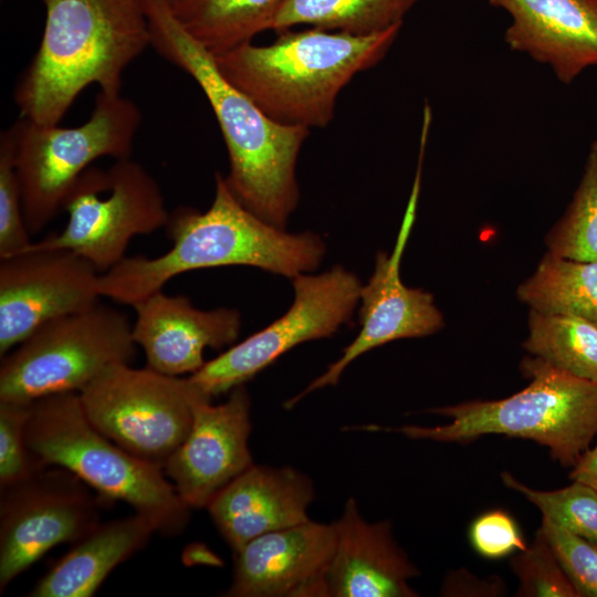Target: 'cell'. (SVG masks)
Masks as SVG:
<instances>
[{
  "mask_svg": "<svg viewBox=\"0 0 597 597\" xmlns=\"http://www.w3.org/2000/svg\"><path fill=\"white\" fill-rule=\"evenodd\" d=\"M335 525L336 545L325 578L327 596H418L409 580L419 572L396 543L388 521H365L349 498Z\"/></svg>",
  "mask_w": 597,
  "mask_h": 597,
  "instance_id": "obj_20",
  "label": "cell"
},
{
  "mask_svg": "<svg viewBox=\"0 0 597 597\" xmlns=\"http://www.w3.org/2000/svg\"><path fill=\"white\" fill-rule=\"evenodd\" d=\"M505 486L521 493L556 525L597 545V492L573 481L554 491H540L517 481L509 472L501 474Z\"/></svg>",
  "mask_w": 597,
  "mask_h": 597,
  "instance_id": "obj_27",
  "label": "cell"
},
{
  "mask_svg": "<svg viewBox=\"0 0 597 597\" xmlns=\"http://www.w3.org/2000/svg\"><path fill=\"white\" fill-rule=\"evenodd\" d=\"M66 469L48 465L0 488V591L54 546L100 522L106 502Z\"/></svg>",
  "mask_w": 597,
  "mask_h": 597,
  "instance_id": "obj_12",
  "label": "cell"
},
{
  "mask_svg": "<svg viewBox=\"0 0 597 597\" xmlns=\"http://www.w3.org/2000/svg\"><path fill=\"white\" fill-rule=\"evenodd\" d=\"M516 297L528 311L597 322V262L546 251L532 274L519 284Z\"/></svg>",
  "mask_w": 597,
  "mask_h": 597,
  "instance_id": "obj_23",
  "label": "cell"
},
{
  "mask_svg": "<svg viewBox=\"0 0 597 597\" xmlns=\"http://www.w3.org/2000/svg\"><path fill=\"white\" fill-rule=\"evenodd\" d=\"M510 566L519 579L516 596L579 597L538 530L531 545L511 558Z\"/></svg>",
  "mask_w": 597,
  "mask_h": 597,
  "instance_id": "obj_28",
  "label": "cell"
},
{
  "mask_svg": "<svg viewBox=\"0 0 597 597\" xmlns=\"http://www.w3.org/2000/svg\"><path fill=\"white\" fill-rule=\"evenodd\" d=\"M569 479L584 483L597 492V443L584 452L572 468Z\"/></svg>",
  "mask_w": 597,
  "mask_h": 597,
  "instance_id": "obj_34",
  "label": "cell"
},
{
  "mask_svg": "<svg viewBox=\"0 0 597 597\" xmlns=\"http://www.w3.org/2000/svg\"><path fill=\"white\" fill-rule=\"evenodd\" d=\"M140 122L133 101L101 91L90 118L78 126L43 125L19 116L8 130L31 234L63 210L71 189L94 160L130 157Z\"/></svg>",
  "mask_w": 597,
  "mask_h": 597,
  "instance_id": "obj_7",
  "label": "cell"
},
{
  "mask_svg": "<svg viewBox=\"0 0 597 597\" xmlns=\"http://www.w3.org/2000/svg\"><path fill=\"white\" fill-rule=\"evenodd\" d=\"M523 348L564 371L597 383V322L528 311Z\"/></svg>",
  "mask_w": 597,
  "mask_h": 597,
  "instance_id": "obj_25",
  "label": "cell"
},
{
  "mask_svg": "<svg viewBox=\"0 0 597 597\" xmlns=\"http://www.w3.org/2000/svg\"><path fill=\"white\" fill-rule=\"evenodd\" d=\"M422 160L418 158L413 186L395 248L390 253H377L374 272L367 284L362 285L358 335L322 375L287 400L285 408H292L310 392L335 386L346 367L366 352L396 339L429 336L444 326L443 315L433 295L422 289L407 286L400 277V260L416 218Z\"/></svg>",
  "mask_w": 597,
  "mask_h": 597,
  "instance_id": "obj_13",
  "label": "cell"
},
{
  "mask_svg": "<svg viewBox=\"0 0 597 597\" xmlns=\"http://www.w3.org/2000/svg\"><path fill=\"white\" fill-rule=\"evenodd\" d=\"M292 281L294 301L285 314L187 377L201 396L212 400L229 394L293 347L329 337L350 322L363 285L355 273L335 265Z\"/></svg>",
  "mask_w": 597,
  "mask_h": 597,
  "instance_id": "obj_11",
  "label": "cell"
},
{
  "mask_svg": "<svg viewBox=\"0 0 597 597\" xmlns=\"http://www.w3.org/2000/svg\"><path fill=\"white\" fill-rule=\"evenodd\" d=\"M544 242L546 251L555 255L597 262V139L589 146L569 203Z\"/></svg>",
  "mask_w": 597,
  "mask_h": 597,
  "instance_id": "obj_26",
  "label": "cell"
},
{
  "mask_svg": "<svg viewBox=\"0 0 597 597\" xmlns=\"http://www.w3.org/2000/svg\"><path fill=\"white\" fill-rule=\"evenodd\" d=\"M132 327L123 312L100 302L42 324L1 357L0 401L80 392L107 366L132 363Z\"/></svg>",
  "mask_w": 597,
  "mask_h": 597,
  "instance_id": "obj_8",
  "label": "cell"
},
{
  "mask_svg": "<svg viewBox=\"0 0 597 597\" xmlns=\"http://www.w3.org/2000/svg\"><path fill=\"white\" fill-rule=\"evenodd\" d=\"M30 404L0 401V488L45 468L30 452L25 427Z\"/></svg>",
  "mask_w": 597,
  "mask_h": 597,
  "instance_id": "obj_30",
  "label": "cell"
},
{
  "mask_svg": "<svg viewBox=\"0 0 597 597\" xmlns=\"http://www.w3.org/2000/svg\"><path fill=\"white\" fill-rule=\"evenodd\" d=\"M286 0H185L170 7L185 30L212 55L233 50L266 30Z\"/></svg>",
  "mask_w": 597,
  "mask_h": 597,
  "instance_id": "obj_22",
  "label": "cell"
},
{
  "mask_svg": "<svg viewBox=\"0 0 597 597\" xmlns=\"http://www.w3.org/2000/svg\"><path fill=\"white\" fill-rule=\"evenodd\" d=\"M25 439L40 463L69 470L108 503H127L151 522L156 533L177 535L187 526L191 509L164 469L100 432L87 419L78 392L30 402Z\"/></svg>",
  "mask_w": 597,
  "mask_h": 597,
  "instance_id": "obj_6",
  "label": "cell"
},
{
  "mask_svg": "<svg viewBox=\"0 0 597 597\" xmlns=\"http://www.w3.org/2000/svg\"><path fill=\"white\" fill-rule=\"evenodd\" d=\"M144 7L150 45L195 80L212 108L228 150L230 189L251 212L285 229L300 200L295 169L310 129L274 121L231 84L166 0H144Z\"/></svg>",
  "mask_w": 597,
  "mask_h": 597,
  "instance_id": "obj_1",
  "label": "cell"
},
{
  "mask_svg": "<svg viewBox=\"0 0 597 597\" xmlns=\"http://www.w3.org/2000/svg\"><path fill=\"white\" fill-rule=\"evenodd\" d=\"M400 29L370 35L289 29L271 44L249 42L213 56L220 73L274 121L323 128L341 91L386 56Z\"/></svg>",
  "mask_w": 597,
  "mask_h": 597,
  "instance_id": "obj_4",
  "label": "cell"
},
{
  "mask_svg": "<svg viewBox=\"0 0 597 597\" xmlns=\"http://www.w3.org/2000/svg\"><path fill=\"white\" fill-rule=\"evenodd\" d=\"M503 586L500 579L481 580L468 572L457 570L447 577L441 591L448 596H493L502 594Z\"/></svg>",
  "mask_w": 597,
  "mask_h": 597,
  "instance_id": "obj_33",
  "label": "cell"
},
{
  "mask_svg": "<svg viewBox=\"0 0 597 597\" xmlns=\"http://www.w3.org/2000/svg\"><path fill=\"white\" fill-rule=\"evenodd\" d=\"M469 541L473 549L488 559H500L526 548L517 522L501 509L478 515L469 526Z\"/></svg>",
  "mask_w": 597,
  "mask_h": 597,
  "instance_id": "obj_32",
  "label": "cell"
},
{
  "mask_svg": "<svg viewBox=\"0 0 597 597\" xmlns=\"http://www.w3.org/2000/svg\"><path fill=\"white\" fill-rule=\"evenodd\" d=\"M579 597H597V545L543 517L538 528Z\"/></svg>",
  "mask_w": 597,
  "mask_h": 597,
  "instance_id": "obj_31",
  "label": "cell"
},
{
  "mask_svg": "<svg viewBox=\"0 0 597 597\" xmlns=\"http://www.w3.org/2000/svg\"><path fill=\"white\" fill-rule=\"evenodd\" d=\"M520 367L530 383L509 397L429 410L450 418L447 425L366 429L457 443H469L485 434L524 438L547 447L554 460L573 468L597 436V383L532 355L525 356Z\"/></svg>",
  "mask_w": 597,
  "mask_h": 597,
  "instance_id": "obj_5",
  "label": "cell"
},
{
  "mask_svg": "<svg viewBox=\"0 0 597 597\" xmlns=\"http://www.w3.org/2000/svg\"><path fill=\"white\" fill-rule=\"evenodd\" d=\"M78 395L87 419L100 432L163 469L191 428L193 388L187 377L116 363Z\"/></svg>",
  "mask_w": 597,
  "mask_h": 597,
  "instance_id": "obj_10",
  "label": "cell"
},
{
  "mask_svg": "<svg viewBox=\"0 0 597 597\" xmlns=\"http://www.w3.org/2000/svg\"><path fill=\"white\" fill-rule=\"evenodd\" d=\"M156 530L145 516L98 522L36 582L31 597H91L111 572L144 548Z\"/></svg>",
  "mask_w": 597,
  "mask_h": 597,
  "instance_id": "obj_21",
  "label": "cell"
},
{
  "mask_svg": "<svg viewBox=\"0 0 597 597\" xmlns=\"http://www.w3.org/2000/svg\"><path fill=\"white\" fill-rule=\"evenodd\" d=\"M65 227L25 250H66L102 274L126 256L130 240L166 227L170 211L146 168L130 157L87 168L65 199ZM22 251V252H23Z\"/></svg>",
  "mask_w": 597,
  "mask_h": 597,
  "instance_id": "obj_9",
  "label": "cell"
},
{
  "mask_svg": "<svg viewBox=\"0 0 597 597\" xmlns=\"http://www.w3.org/2000/svg\"><path fill=\"white\" fill-rule=\"evenodd\" d=\"M511 17L504 42L563 84L597 65V0H488Z\"/></svg>",
  "mask_w": 597,
  "mask_h": 597,
  "instance_id": "obj_18",
  "label": "cell"
},
{
  "mask_svg": "<svg viewBox=\"0 0 597 597\" xmlns=\"http://www.w3.org/2000/svg\"><path fill=\"white\" fill-rule=\"evenodd\" d=\"M100 272L66 250H27L0 260V356L42 324L98 302Z\"/></svg>",
  "mask_w": 597,
  "mask_h": 597,
  "instance_id": "obj_14",
  "label": "cell"
},
{
  "mask_svg": "<svg viewBox=\"0 0 597 597\" xmlns=\"http://www.w3.org/2000/svg\"><path fill=\"white\" fill-rule=\"evenodd\" d=\"M32 242L23 213L12 140L6 129L0 135V260L21 253Z\"/></svg>",
  "mask_w": 597,
  "mask_h": 597,
  "instance_id": "obj_29",
  "label": "cell"
},
{
  "mask_svg": "<svg viewBox=\"0 0 597 597\" xmlns=\"http://www.w3.org/2000/svg\"><path fill=\"white\" fill-rule=\"evenodd\" d=\"M214 184L206 211L191 207L170 211L167 252L125 256L100 274L101 296L133 306L175 276L195 270L247 265L294 279L320 265L325 244L318 235L290 233L261 219L240 202L222 174L216 172Z\"/></svg>",
  "mask_w": 597,
  "mask_h": 597,
  "instance_id": "obj_2",
  "label": "cell"
},
{
  "mask_svg": "<svg viewBox=\"0 0 597 597\" xmlns=\"http://www.w3.org/2000/svg\"><path fill=\"white\" fill-rule=\"evenodd\" d=\"M132 307L136 315L133 338L144 350L146 366L168 376L196 373L206 364V348L232 346L241 328L235 308L200 310L189 297L163 290Z\"/></svg>",
  "mask_w": 597,
  "mask_h": 597,
  "instance_id": "obj_17",
  "label": "cell"
},
{
  "mask_svg": "<svg viewBox=\"0 0 597 597\" xmlns=\"http://www.w3.org/2000/svg\"><path fill=\"white\" fill-rule=\"evenodd\" d=\"M45 23L14 88L20 116L56 125L91 84L118 94L123 74L151 43L144 0H43Z\"/></svg>",
  "mask_w": 597,
  "mask_h": 597,
  "instance_id": "obj_3",
  "label": "cell"
},
{
  "mask_svg": "<svg viewBox=\"0 0 597 597\" xmlns=\"http://www.w3.org/2000/svg\"><path fill=\"white\" fill-rule=\"evenodd\" d=\"M170 7H174L185 0H166Z\"/></svg>",
  "mask_w": 597,
  "mask_h": 597,
  "instance_id": "obj_35",
  "label": "cell"
},
{
  "mask_svg": "<svg viewBox=\"0 0 597 597\" xmlns=\"http://www.w3.org/2000/svg\"><path fill=\"white\" fill-rule=\"evenodd\" d=\"M335 522L304 523L260 535L233 552L228 597L327 596Z\"/></svg>",
  "mask_w": 597,
  "mask_h": 597,
  "instance_id": "obj_16",
  "label": "cell"
},
{
  "mask_svg": "<svg viewBox=\"0 0 597 597\" xmlns=\"http://www.w3.org/2000/svg\"><path fill=\"white\" fill-rule=\"evenodd\" d=\"M314 496L311 479L298 470L253 464L222 489L207 510L235 552L260 535L311 520L307 510Z\"/></svg>",
  "mask_w": 597,
  "mask_h": 597,
  "instance_id": "obj_19",
  "label": "cell"
},
{
  "mask_svg": "<svg viewBox=\"0 0 597 597\" xmlns=\"http://www.w3.org/2000/svg\"><path fill=\"white\" fill-rule=\"evenodd\" d=\"M250 406L244 385L232 389L219 405L193 388L191 428L164 465L190 509H207L222 489L254 464L248 446Z\"/></svg>",
  "mask_w": 597,
  "mask_h": 597,
  "instance_id": "obj_15",
  "label": "cell"
},
{
  "mask_svg": "<svg viewBox=\"0 0 597 597\" xmlns=\"http://www.w3.org/2000/svg\"><path fill=\"white\" fill-rule=\"evenodd\" d=\"M418 0H286L272 30L297 25L356 35H370L402 27Z\"/></svg>",
  "mask_w": 597,
  "mask_h": 597,
  "instance_id": "obj_24",
  "label": "cell"
}]
</instances>
